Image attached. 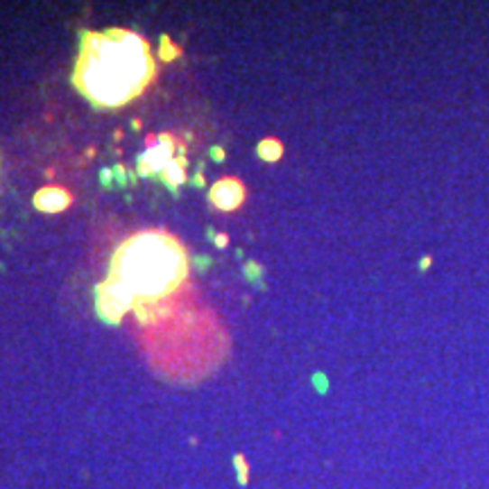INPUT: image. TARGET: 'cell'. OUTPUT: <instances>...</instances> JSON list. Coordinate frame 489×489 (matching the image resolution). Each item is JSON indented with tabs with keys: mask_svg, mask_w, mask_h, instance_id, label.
<instances>
[{
	"mask_svg": "<svg viewBox=\"0 0 489 489\" xmlns=\"http://www.w3.org/2000/svg\"><path fill=\"white\" fill-rule=\"evenodd\" d=\"M225 243H226V238L225 235H220V238H217V244H220V247H225Z\"/></svg>",
	"mask_w": 489,
	"mask_h": 489,
	"instance_id": "8fae6325",
	"label": "cell"
},
{
	"mask_svg": "<svg viewBox=\"0 0 489 489\" xmlns=\"http://www.w3.org/2000/svg\"><path fill=\"white\" fill-rule=\"evenodd\" d=\"M172 154H175V143L168 134H163L157 141V148H150L145 157L141 159L139 171L141 175H152V172H163L172 163Z\"/></svg>",
	"mask_w": 489,
	"mask_h": 489,
	"instance_id": "277c9868",
	"label": "cell"
},
{
	"mask_svg": "<svg viewBox=\"0 0 489 489\" xmlns=\"http://www.w3.org/2000/svg\"><path fill=\"white\" fill-rule=\"evenodd\" d=\"M208 199L216 204L220 211H234L244 202V186L238 180L229 177V180H220L208 193Z\"/></svg>",
	"mask_w": 489,
	"mask_h": 489,
	"instance_id": "5b68a950",
	"label": "cell"
},
{
	"mask_svg": "<svg viewBox=\"0 0 489 489\" xmlns=\"http://www.w3.org/2000/svg\"><path fill=\"white\" fill-rule=\"evenodd\" d=\"M161 175H163V180H166L168 181V184H171L172 186V189H175V186H180L181 184V181H184V159H180V161H172L171 163V166H168L166 168V171H163L161 172Z\"/></svg>",
	"mask_w": 489,
	"mask_h": 489,
	"instance_id": "ba28073f",
	"label": "cell"
},
{
	"mask_svg": "<svg viewBox=\"0 0 489 489\" xmlns=\"http://www.w3.org/2000/svg\"><path fill=\"white\" fill-rule=\"evenodd\" d=\"M259 154H261V159H265V161H277V159H281V154H283V145L279 143L277 139H265L263 143L259 145Z\"/></svg>",
	"mask_w": 489,
	"mask_h": 489,
	"instance_id": "52a82bcc",
	"label": "cell"
},
{
	"mask_svg": "<svg viewBox=\"0 0 489 489\" xmlns=\"http://www.w3.org/2000/svg\"><path fill=\"white\" fill-rule=\"evenodd\" d=\"M157 64L145 39L130 30L91 32L84 37L75 84L96 105L123 106L148 88Z\"/></svg>",
	"mask_w": 489,
	"mask_h": 489,
	"instance_id": "6da1fadb",
	"label": "cell"
},
{
	"mask_svg": "<svg viewBox=\"0 0 489 489\" xmlns=\"http://www.w3.org/2000/svg\"><path fill=\"white\" fill-rule=\"evenodd\" d=\"M70 193L64 189H42L37 193V198H34V204H37L39 211H46V213H57V211H64L66 207H70Z\"/></svg>",
	"mask_w": 489,
	"mask_h": 489,
	"instance_id": "8992f818",
	"label": "cell"
},
{
	"mask_svg": "<svg viewBox=\"0 0 489 489\" xmlns=\"http://www.w3.org/2000/svg\"><path fill=\"white\" fill-rule=\"evenodd\" d=\"M189 274L186 252L166 231H145L120 244L109 279L120 283L139 304H150L177 291Z\"/></svg>",
	"mask_w": 489,
	"mask_h": 489,
	"instance_id": "7a4b0ae2",
	"label": "cell"
},
{
	"mask_svg": "<svg viewBox=\"0 0 489 489\" xmlns=\"http://www.w3.org/2000/svg\"><path fill=\"white\" fill-rule=\"evenodd\" d=\"M180 55V51L177 48H172V43L168 42V39H163V51H161V60H172V57Z\"/></svg>",
	"mask_w": 489,
	"mask_h": 489,
	"instance_id": "9c48e42d",
	"label": "cell"
},
{
	"mask_svg": "<svg viewBox=\"0 0 489 489\" xmlns=\"http://www.w3.org/2000/svg\"><path fill=\"white\" fill-rule=\"evenodd\" d=\"M430 263H433V259H430V256H424V259L420 261V270H429Z\"/></svg>",
	"mask_w": 489,
	"mask_h": 489,
	"instance_id": "30bf717a",
	"label": "cell"
},
{
	"mask_svg": "<svg viewBox=\"0 0 489 489\" xmlns=\"http://www.w3.org/2000/svg\"><path fill=\"white\" fill-rule=\"evenodd\" d=\"M134 297L120 286V283L106 279L100 288H97V310H100L102 319L115 324L130 309H134Z\"/></svg>",
	"mask_w": 489,
	"mask_h": 489,
	"instance_id": "3957f363",
	"label": "cell"
}]
</instances>
